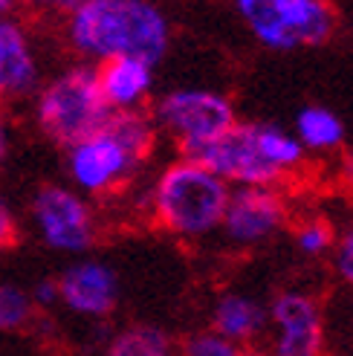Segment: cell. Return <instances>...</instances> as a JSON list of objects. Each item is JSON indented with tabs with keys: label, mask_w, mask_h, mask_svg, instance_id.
Wrapping results in <instances>:
<instances>
[{
	"label": "cell",
	"mask_w": 353,
	"mask_h": 356,
	"mask_svg": "<svg viewBox=\"0 0 353 356\" xmlns=\"http://www.w3.org/2000/svg\"><path fill=\"white\" fill-rule=\"evenodd\" d=\"M61 35L69 52L93 67L116 58L156 67L171 49V21L156 0H81Z\"/></svg>",
	"instance_id": "cell-1"
},
{
	"label": "cell",
	"mask_w": 353,
	"mask_h": 356,
	"mask_svg": "<svg viewBox=\"0 0 353 356\" xmlns=\"http://www.w3.org/2000/svg\"><path fill=\"white\" fill-rule=\"evenodd\" d=\"M156 139L160 134L148 111L110 113L99 131L64 148L67 186H73L87 200L116 197L142 174Z\"/></svg>",
	"instance_id": "cell-2"
},
{
	"label": "cell",
	"mask_w": 353,
	"mask_h": 356,
	"mask_svg": "<svg viewBox=\"0 0 353 356\" xmlns=\"http://www.w3.org/2000/svg\"><path fill=\"white\" fill-rule=\"evenodd\" d=\"M229 188L284 186L307 163V151L290 128L275 122H238L217 142L194 154Z\"/></svg>",
	"instance_id": "cell-3"
},
{
	"label": "cell",
	"mask_w": 353,
	"mask_h": 356,
	"mask_svg": "<svg viewBox=\"0 0 353 356\" xmlns=\"http://www.w3.org/2000/svg\"><path fill=\"white\" fill-rule=\"evenodd\" d=\"M229 188L194 156H176L156 171L145 191L148 218L180 241H200L220 232Z\"/></svg>",
	"instance_id": "cell-4"
},
{
	"label": "cell",
	"mask_w": 353,
	"mask_h": 356,
	"mask_svg": "<svg viewBox=\"0 0 353 356\" xmlns=\"http://www.w3.org/2000/svg\"><path fill=\"white\" fill-rule=\"evenodd\" d=\"M113 111L101 96L99 70L93 64H69L41 81L32 96V122L38 134L67 148L99 131Z\"/></svg>",
	"instance_id": "cell-5"
},
{
	"label": "cell",
	"mask_w": 353,
	"mask_h": 356,
	"mask_svg": "<svg viewBox=\"0 0 353 356\" xmlns=\"http://www.w3.org/2000/svg\"><path fill=\"white\" fill-rule=\"evenodd\" d=\"M246 32L272 52L327 44L339 29V15L327 0H232Z\"/></svg>",
	"instance_id": "cell-6"
},
{
	"label": "cell",
	"mask_w": 353,
	"mask_h": 356,
	"mask_svg": "<svg viewBox=\"0 0 353 356\" xmlns=\"http://www.w3.org/2000/svg\"><path fill=\"white\" fill-rule=\"evenodd\" d=\"M148 113L156 134L168 136L183 156L200 154L240 122L232 99L211 87H174L148 104Z\"/></svg>",
	"instance_id": "cell-7"
},
{
	"label": "cell",
	"mask_w": 353,
	"mask_h": 356,
	"mask_svg": "<svg viewBox=\"0 0 353 356\" xmlns=\"http://www.w3.org/2000/svg\"><path fill=\"white\" fill-rule=\"evenodd\" d=\"M35 238L58 255H84L96 243L99 220L93 203L67 183H47L29 200Z\"/></svg>",
	"instance_id": "cell-8"
},
{
	"label": "cell",
	"mask_w": 353,
	"mask_h": 356,
	"mask_svg": "<svg viewBox=\"0 0 353 356\" xmlns=\"http://www.w3.org/2000/svg\"><path fill=\"white\" fill-rule=\"evenodd\" d=\"M267 333L272 356H325V313L307 290H281L267 305Z\"/></svg>",
	"instance_id": "cell-9"
},
{
	"label": "cell",
	"mask_w": 353,
	"mask_h": 356,
	"mask_svg": "<svg viewBox=\"0 0 353 356\" xmlns=\"http://www.w3.org/2000/svg\"><path fill=\"white\" fill-rule=\"evenodd\" d=\"M290 215V200L278 186L232 188L220 232L238 249H255L270 243L281 229H287Z\"/></svg>",
	"instance_id": "cell-10"
},
{
	"label": "cell",
	"mask_w": 353,
	"mask_h": 356,
	"mask_svg": "<svg viewBox=\"0 0 353 356\" xmlns=\"http://www.w3.org/2000/svg\"><path fill=\"white\" fill-rule=\"evenodd\" d=\"M44 81L38 44L24 17H0V104L12 108L17 102H32Z\"/></svg>",
	"instance_id": "cell-11"
},
{
	"label": "cell",
	"mask_w": 353,
	"mask_h": 356,
	"mask_svg": "<svg viewBox=\"0 0 353 356\" xmlns=\"http://www.w3.org/2000/svg\"><path fill=\"white\" fill-rule=\"evenodd\" d=\"M58 284V305L87 322L108 318L122 296L119 273L101 258H81L69 264L56 278Z\"/></svg>",
	"instance_id": "cell-12"
},
{
	"label": "cell",
	"mask_w": 353,
	"mask_h": 356,
	"mask_svg": "<svg viewBox=\"0 0 353 356\" xmlns=\"http://www.w3.org/2000/svg\"><path fill=\"white\" fill-rule=\"evenodd\" d=\"M99 87L113 113L148 111L154 87H156V67L142 58H116L96 67Z\"/></svg>",
	"instance_id": "cell-13"
},
{
	"label": "cell",
	"mask_w": 353,
	"mask_h": 356,
	"mask_svg": "<svg viewBox=\"0 0 353 356\" xmlns=\"http://www.w3.org/2000/svg\"><path fill=\"white\" fill-rule=\"evenodd\" d=\"M211 330L240 348H249L267 333V305L249 293L229 290L217 296L211 307Z\"/></svg>",
	"instance_id": "cell-14"
},
{
	"label": "cell",
	"mask_w": 353,
	"mask_h": 356,
	"mask_svg": "<svg viewBox=\"0 0 353 356\" xmlns=\"http://www.w3.org/2000/svg\"><path fill=\"white\" fill-rule=\"evenodd\" d=\"M290 131L307 154H333L345 142L342 116L330 108H322V104H307V108L298 111Z\"/></svg>",
	"instance_id": "cell-15"
},
{
	"label": "cell",
	"mask_w": 353,
	"mask_h": 356,
	"mask_svg": "<svg viewBox=\"0 0 353 356\" xmlns=\"http://www.w3.org/2000/svg\"><path fill=\"white\" fill-rule=\"evenodd\" d=\"M101 356H180V342L156 325H128L104 342Z\"/></svg>",
	"instance_id": "cell-16"
},
{
	"label": "cell",
	"mask_w": 353,
	"mask_h": 356,
	"mask_svg": "<svg viewBox=\"0 0 353 356\" xmlns=\"http://www.w3.org/2000/svg\"><path fill=\"white\" fill-rule=\"evenodd\" d=\"M35 307L29 290L17 287L15 281L0 284V333H21L32 325Z\"/></svg>",
	"instance_id": "cell-17"
},
{
	"label": "cell",
	"mask_w": 353,
	"mask_h": 356,
	"mask_svg": "<svg viewBox=\"0 0 353 356\" xmlns=\"http://www.w3.org/2000/svg\"><path fill=\"white\" fill-rule=\"evenodd\" d=\"M336 241V229L325 218H304L293 229V243L304 258H322L333 249Z\"/></svg>",
	"instance_id": "cell-18"
},
{
	"label": "cell",
	"mask_w": 353,
	"mask_h": 356,
	"mask_svg": "<svg viewBox=\"0 0 353 356\" xmlns=\"http://www.w3.org/2000/svg\"><path fill=\"white\" fill-rule=\"evenodd\" d=\"M243 348L215 330H197L180 342V356H240Z\"/></svg>",
	"instance_id": "cell-19"
},
{
	"label": "cell",
	"mask_w": 353,
	"mask_h": 356,
	"mask_svg": "<svg viewBox=\"0 0 353 356\" xmlns=\"http://www.w3.org/2000/svg\"><path fill=\"white\" fill-rule=\"evenodd\" d=\"M330 264L336 278L347 290H353V218L336 232V241H333V249H330Z\"/></svg>",
	"instance_id": "cell-20"
},
{
	"label": "cell",
	"mask_w": 353,
	"mask_h": 356,
	"mask_svg": "<svg viewBox=\"0 0 353 356\" xmlns=\"http://www.w3.org/2000/svg\"><path fill=\"white\" fill-rule=\"evenodd\" d=\"M79 3L81 0H26V6H29L32 15L44 17V21H56L58 26L79 9Z\"/></svg>",
	"instance_id": "cell-21"
},
{
	"label": "cell",
	"mask_w": 353,
	"mask_h": 356,
	"mask_svg": "<svg viewBox=\"0 0 353 356\" xmlns=\"http://www.w3.org/2000/svg\"><path fill=\"white\" fill-rule=\"evenodd\" d=\"M17 241V215L12 203L0 194V255L6 252V249H12Z\"/></svg>",
	"instance_id": "cell-22"
},
{
	"label": "cell",
	"mask_w": 353,
	"mask_h": 356,
	"mask_svg": "<svg viewBox=\"0 0 353 356\" xmlns=\"http://www.w3.org/2000/svg\"><path fill=\"white\" fill-rule=\"evenodd\" d=\"M29 296H32V305L38 310L58 305V284H56V278H41L35 287H29Z\"/></svg>",
	"instance_id": "cell-23"
},
{
	"label": "cell",
	"mask_w": 353,
	"mask_h": 356,
	"mask_svg": "<svg viewBox=\"0 0 353 356\" xmlns=\"http://www.w3.org/2000/svg\"><path fill=\"white\" fill-rule=\"evenodd\" d=\"M12 151V119H9V108L0 104V165Z\"/></svg>",
	"instance_id": "cell-24"
},
{
	"label": "cell",
	"mask_w": 353,
	"mask_h": 356,
	"mask_svg": "<svg viewBox=\"0 0 353 356\" xmlns=\"http://www.w3.org/2000/svg\"><path fill=\"white\" fill-rule=\"evenodd\" d=\"M240 356H272L267 348H255V345H249V348H243V353Z\"/></svg>",
	"instance_id": "cell-25"
},
{
	"label": "cell",
	"mask_w": 353,
	"mask_h": 356,
	"mask_svg": "<svg viewBox=\"0 0 353 356\" xmlns=\"http://www.w3.org/2000/svg\"><path fill=\"white\" fill-rule=\"evenodd\" d=\"M15 12V0H0V17Z\"/></svg>",
	"instance_id": "cell-26"
},
{
	"label": "cell",
	"mask_w": 353,
	"mask_h": 356,
	"mask_svg": "<svg viewBox=\"0 0 353 356\" xmlns=\"http://www.w3.org/2000/svg\"><path fill=\"white\" fill-rule=\"evenodd\" d=\"M15 3H17V0H15Z\"/></svg>",
	"instance_id": "cell-27"
}]
</instances>
